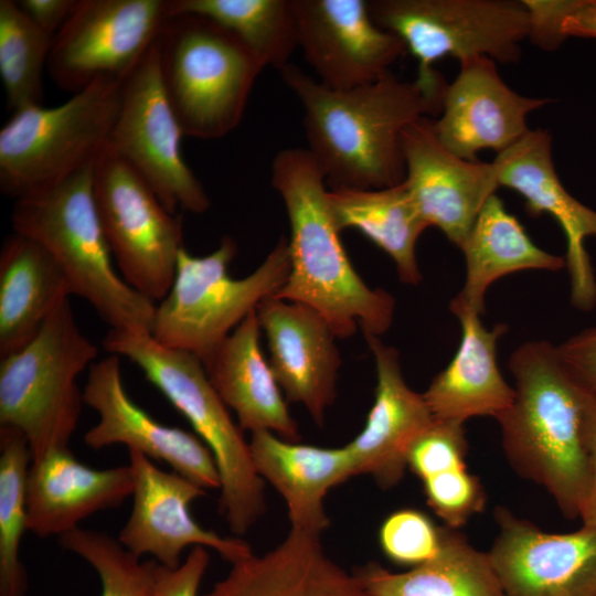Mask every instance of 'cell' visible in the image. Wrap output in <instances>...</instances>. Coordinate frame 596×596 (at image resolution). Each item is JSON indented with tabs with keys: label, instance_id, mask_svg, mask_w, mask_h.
<instances>
[{
	"label": "cell",
	"instance_id": "cell-1",
	"mask_svg": "<svg viewBox=\"0 0 596 596\" xmlns=\"http://www.w3.org/2000/svg\"><path fill=\"white\" fill-rule=\"evenodd\" d=\"M281 78L304 109L310 152L329 190L384 189L405 180L403 132L441 110L445 93L391 71L351 89L329 88L289 63Z\"/></svg>",
	"mask_w": 596,
	"mask_h": 596
},
{
	"label": "cell",
	"instance_id": "cell-8",
	"mask_svg": "<svg viewBox=\"0 0 596 596\" xmlns=\"http://www.w3.org/2000/svg\"><path fill=\"white\" fill-rule=\"evenodd\" d=\"M237 252L224 236L205 256L180 252L172 286L156 306L151 336L163 345L187 351L207 363L232 331L285 284L290 258L281 236L248 276L233 278L230 265Z\"/></svg>",
	"mask_w": 596,
	"mask_h": 596
},
{
	"label": "cell",
	"instance_id": "cell-40",
	"mask_svg": "<svg viewBox=\"0 0 596 596\" xmlns=\"http://www.w3.org/2000/svg\"><path fill=\"white\" fill-rule=\"evenodd\" d=\"M210 555L204 546H194L177 568L157 562L153 596H199V587L209 567Z\"/></svg>",
	"mask_w": 596,
	"mask_h": 596
},
{
	"label": "cell",
	"instance_id": "cell-39",
	"mask_svg": "<svg viewBox=\"0 0 596 596\" xmlns=\"http://www.w3.org/2000/svg\"><path fill=\"white\" fill-rule=\"evenodd\" d=\"M529 15L528 40L544 51L557 50L565 41L563 26L584 0H522Z\"/></svg>",
	"mask_w": 596,
	"mask_h": 596
},
{
	"label": "cell",
	"instance_id": "cell-28",
	"mask_svg": "<svg viewBox=\"0 0 596 596\" xmlns=\"http://www.w3.org/2000/svg\"><path fill=\"white\" fill-rule=\"evenodd\" d=\"M72 294L54 257L13 232L0 251V359L28 344Z\"/></svg>",
	"mask_w": 596,
	"mask_h": 596
},
{
	"label": "cell",
	"instance_id": "cell-9",
	"mask_svg": "<svg viewBox=\"0 0 596 596\" xmlns=\"http://www.w3.org/2000/svg\"><path fill=\"white\" fill-rule=\"evenodd\" d=\"M123 81L100 77L56 107L12 113L0 130V191L17 200L95 164L107 150Z\"/></svg>",
	"mask_w": 596,
	"mask_h": 596
},
{
	"label": "cell",
	"instance_id": "cell-14",
	"mask_svg": "<svg viewBox=\"0 0 596 596\" xmlns=\"http://www.w3.org/2000/svg\"><path fill=\"white\" fill-rule=\"evenodd\" d=\"M134 473L132 508L118 541L134 555H151L169 568L181 564L189 546L212 549L231 564L253 553L241 538H224L201 526L190 505L206 490L175 471H166L147 456L128 450Z\"/></svg>",
	"mask_w": 596,
	"mask_h": 596
},
{
	"label": "cell",
	"instance_id": "cell-15",
	"mask_svg": "<svg viewBox=\"0 0 596 596\" xmlns=\"http://www.w3.org/2000/svg\"><path fill=\"white\" fill-rule=\"evenodd\" d=\"M83 402L98 416L84 435L89 448L125 445L128 450L166 462L205 490L221 488L213 454L194 433L158 422L131 400L123 382L119 356L110 354L89 366Z\"/></svg>",
	"mask_w": 596,
	"mask_h": 596
},
{
	"label": "cell",
	"instance_id": "cell-3",
	"mask_svg": "<svg viewBox=\"0 0 596 596\" xmlns=\"http://www.w3.org/2000/svg\"><path fill=\"white\" fill-rule=\"evenodd\" d=\"M514 398L497 419L519 475L543 486L568 519L581 517L588 483L587 413L592 395L563 368L556 347L529 341L510 356Z\"/></svg>",
	"mask_w": 596,
	"mask_h": 596
},
{
	"label": "cell",
	"instance_id": "cell-18",
	"mask_svg": "<svg viewBox=\"0 0 596 596\" xmlns=\"http://www.w3.org/2000/svg\"><path fill=\"white\" fill-rule=\"evenodd\" d=\"M403 155L404 182L419 215L460 248L499 188L493 162L468 161L450 152L437 139L429 117L404 130Z\"/></svg>",
	"mask_w": 596,
	"mask_h": 596
},
{
	"label": "cell",
	"instance_id": "cell-41",
	"mask_svg": "<svg viewBox=\"0 0 596 596\" xmlns=\"http://www.w3.org/2000/svg\"><path fill=\"white\" fill-rule=\"evenodd\" d=\"M556 353L572 379L596 396V326L557 345Z\"/></svg>",
	"mask_w": 596,
	"mask_h": 596
},
{
	"label": "cell",
	"instance_id": "cell-38",
	"mask_svg": "<svg viewBox=\"0 0 596 596\" xmlns=\"http://www.w3.org/2000/svg\"><path fill=\"white\" fill-rule=\"evenodd\" d=\"M462 425L434 418L411 445L407 468L423 481L439 472L467 466L468 445Z\"/></svg>",
	"mask_w": 596,
	"mask_h": 596
},
{
	"label": "cell",
	"instance_id": "cell-20",
	"mask_svg": "<svg viewBox=\"0 0 596 596\" xmlns=\"http://www.w3.org/2000/svg\"><path fill=\"white\" fill-rule=\"evenodd\" d=\"M499 187L518 192L532 216L554 217L566 237L565 266L571 277L575 307L590 309L596 304V280L585 240L596 236V211L587 207L562 184L552 159V137L543 128L530 129L518 142L492 161Z\"/></svg>",
	"mask_w": 596,
	"mask_h": 596
},
{
	"label": "cell",
	"instance_id": "cell-26",
	"mask_svg": "<svg viewBox=\"0 0 596 596\" xmlns=\"http://www.w3.org/2000/svg\"><path fill=\"white\" fill-rule=\"evenodd\" d=\"M260 330L254 310L203 365L224 404L236 414L242 430H267L298 441V424L260 350Z\"/></svg>",
	"mask_w": 596,
	"mask_h": 596
},
{
	"label": "cell",
	"instance_id": "cell-31",
	"mask_svg": "<svg viewBox=\"0 0 596 596\" xmlns=\"http://www.w3.org/2000/svg\"><path fill=\"white\" fill-rule=\"evenodd\" d=\"M337 228H355L393 259L401 281L417 285L422 275L416 243L428 227L416 210L405 182L384 189L329 190Z\"/></svg>",
	"mask_w": 596,
	"mask_h": 596
},
{
	"label": "cell",
	"instance_id": "cell-27",
	"mask_svg": "<svg viewBox=\"0 0 596 596\" xmlns=\"http://www.w3.org/2000/svg\"><path fill=\"white\" fill-rule=\"evenodd\" d=\"M461 324V341L449 364L423 393L425 402L439 421L462 423L475 416L498 417L514 398L497 363V343L507 331L500 323L487 329L480 315L461 310L454 313Z\"/></svg>",
	"mask_w": 596,
	"mask_h": 596
},
{
	"label": "cell",
	"instance_id": "cell-25",
	"mask_svg": "<svg viewBox=\"0 0 596 596\" xmlns=\"http://www.w3.org/2000/svg\"><path fill=\"white\" fill-rule=\"evenodd\" d=\"M202 596H369L354 573L333 561L320 536L289 530L263 554L254 552Z\"/></svg>",
	"mask_w": 596,
	"mask_h": 596
},
{
	"label": "cell",
	"instance_id": "cell-10",
	"mask_svg": "<svg viewBox=\"0 0 596 596\" xmlns=\"http://www.w3.org/2000/svg\"><path fill=\"white\" fill-rule=\"evenodd\" d=\"M374 22L397 35L418 63L416 79L443 93L447 84L434 64L487 56L515 63L528 40L529 15L515 0H369Z\"/></svg>",
	"mask_w": 596,
	"mask_h": 596
},
{
	"label": "cell",
	"instance_id": "cell-6",
	"mask_svg": "<svg viewBox=\"0 0 596 596\" xmlns=\"http://www.w3.org/2000/svg\"><path fill=\"white\" fill-rule=\"evenodd\" d=\"M97 355L67 299L28 344L0 359V426L25 437L32 460L68 447L84 404L77 377Z\"/></svg>",
	"mask_w": 596,
	"mask_h": 596
},
{
	"label": "cell",
	"instance_id": "cell-16",
	"mask_svg": "<svg viewBox=\"0 0 596 596\" xmlns=\"http://www.w3.org/2000/svg\"><path fill=\"white\" fill-rule=\"evenodd\" d=\"M298 47L322 85L351 89L373 83L406 51L372 19L364 0H292Z\"/></svg>",
	"mask_w": 596,
	"mask_h": 596
},
{
	"label": "cell",
	"instance_id": "cell-4",
	"mask_svg": "<svg viewBox=\"0 0 596 596\" xmlns=\"http://www.w3.org/2000/svg\"><path fill=\"white\" fill-rule=\"evenodd\" d=\"M95 164L14 200L13 232L39 242L56 260L73 295L115 330L151 333L156 304L115 269L94 193Z\"/></svg>",
	"mask_w": 596,
	"mask_h": 596
},
{
	"label": "cell",
	"instance_id": "cell-33",
	"mask_svg": "<svg viewBox=\"0 0 596 596\" xmlns=\"http://www.w3.org/2000/svg\"><path fill=\"white\" fill-rule=\"evenodd\" d=\"M32 461L25 437L0 426V596H26L20 546L28 531L26 479Z\"/></svg>",
	"mask_w": 596,
	"mask_h": 596
},
{
	"label": "cell",
	"instance_id": "cell-24",
	"mask_svg": "<svg viewBox=\"0 0 596 596\" xmlns=\"http://www.w3.org/2000/svg\"><path fill=\"white\" fill-rule=\"evenodd\" d=\"M249 449L259 477L281 496L290 529L321 536L330 526L328 492L355 477L349 448L286 440L267 430L252 433Z\"/></svg>",
	"mask_w": 596,
	"mask_h": 596
},
{
	"label": "cell",
	"instance_id": "cell-34",
	"mask_svg": "<svg viewBox=\"0 0 596 596\" xmlns=\"http://www.w3.org/2000/svg\"><path fill=\"white\" fill-rule=\"evenodd\" d=\"M54 36L40 29L17 1H0V76L9 109L41 106L43 70Z\"/></svg>",
	"mask_w": 596,
	"mask_h": 596
},
{
	"label": "cell",
	"instance_id": "cell-23",
	"mask_svg": "<svg viewBox=\"0 0 596 596\" xmlns=\"http://www.w3.org/2000/svg\"><path fill=\"white\" fill-rule=\"evenodd\" d=\"M131 466L94 469L67 448L31 461L26 479L28 531L45 539L62 536L86 518L121 505L132 496Z\"/></svg>",
	"mask_w": 596,
	"mask_h": 596
},
{
	"label": "cell",
	"instance_id": "cell-21",
	"mask_svg": "<svg viewBox=\"0 0 596 596\" xmlns=\"http://www.w3.org/2000/svg\"><path fill=\"white\" fill-rule=\"evenodd\" d=\"M267 338L269 365L287 402L301 404L320 427L337 396L341 358L337 336L315 309L278 299L256 308Z\"/></svg>",
	"mask_w": 596,
	"mask_h": 596
},
{
	"label": "cell",
	"instance_id": "cell-43",
	"mask_svg": "<svg viewBox=\"0 0 596 596\" xmlns=\"http://www.w3.org/2000/svg\"><path fill=\"white\" fill-rule=\"evenodd\" d=\"M586 444L589 483L587 499L579 518L583 524L596 525V396L594 395H592L587 413Z\"/></svg>",
	"mask_w": 596,
	"mask_h": 596
},
{
	"label": "cell",
	"instance_id": "cell-7",
	"mask_svg": "<svg viewBox=\"0 0 596 596\" xmlns=\"http://www.w3.org/2000/svg\"><path fill=\"white\" fill-rule=\"evenodd\" d=\"M167 98L185 137L219 139L241 123L264 70L230 31L194 14L169 17L159 40Z\"/></svg>",
	"mask_w": 596,
	"mask_h": 596
},
{
	"label": "cell",
	"instance_id": "cell-13",
	"mask_svg": "<svg viewBox=\"0 0 596 596\" xmlns=\"http://www.w3.org/2000/svg\"><path fill=\"white\" fill-rule=\"evenodd\" d=\"M169 0H76L46 71L72 95L100 77L127 78L158 41Z\"/></svg>",
	"mask_w": 596,
	"mask_h": 596
},
{
	"label": "cell",
	"instance_id": "cell-12",
	"mask_svg": "<svg viewBox=\"0 0 596 596\" xmlns=\"http://www.w3.org/2000/svg\"><path fill=\"white\" fill-rule=\"evenodd\" d=\"M183 137L162 85L157 41L123 81L107 151L126 161L168 211L201 214L210 209V199L183 158Z\"/></svg>",
	"mask_w": 596,
	"mask_h": 596
},
{
	"label": "cell",
	"instance_id": "cell-35",
	"mask_svg": "<svg viewBox=\"0 0 596 596\" xmlns=\"http://www.w3.org/2000/svg\"><path fill=\"white\" fill-rule=\"evenodd\" d=\"M60 543L96 571L100 596H153L156 560L141 562L118 539L81 526L60 536Z\"/></svg>",
	"mask_w": 596,
	"mask_h": 596
},
{
	"label": "cell",
	"instance_id": "cell-30",
	"mask_svg": "<svg viewBox=\"0 0 596 596\" xmlns=\"http://www.w3.org/2000/svg\"><path fill=\"white\" fill-rule=\"evenodd\" d=\"M353 573L369 596H505L488 552L448 526L438 553L418 566L397 573L370 562Z\"/></svg>",
	"mask_w": 596,
	"mask_h": 596
},
{
	"label": "cell",
	"instance_id": "cell-11",
	"mask_svg": "<svg viewBox=\"0 0 596 596\" xmlns=\"http://www.w3.org/2000/svg\"><path fill=\"white\" fill-rule=\"evenodd\" d=\"M94 193L123 279L160 302L172 286L183 248L181 219L163 206L126 161L107 150L95 166Z\"/></svg>",
	"mask_w": 596,
	"mask_h": 596
},
{
	"label": "cell",
	"instance_id": "cell-2",
	"mask_svg": "<svg viewBox=\"0 0 596 596\" xmlns=\"http://www.w3.org/2000/svg\"><path fill=\"white\" fill-rule=\"evenodd\" d=\"M270 182L287 212L290 270L274 296L319 312L337 338L381 336L393 321L395 300L369 287L353 268L340 240L329 204V190L307 149L279 151L272 161Z\"/></svg>",
	"mask_w": 596,
	"mask_h": 596
},
{
	"label": "cell",
	"instance_id": "cell-37",
	"mask_svg": "<svg viewBox=\"0 0 596 596\" xmlns=\"http://www.w3.org/2000/svg\"><path fill=\"white\" fill-rule=\"evenodd\" d=\"M427 503L446 526L458 529L486 505V492L467 466L453 468L423 481Z\"/></svg>",
	"mask_w": 596,
	"mask_h": 596
},
{
	"label": "cell",
	"instance_id": "cell-22",
	"mask_svg": "<svg viewBox=\"0 0 596 596\" xmlns=\"http://www.w3.org/2000/svg\"><path fill=\"white\" fill-rule=\"evenodd\" d=\"M364 338L375 362V395L364 427L347 447L355 475H368L379 487L389 489L404 477L408 449L434 416L423 394L405 382L397 350L377 336Z\"/></svg>",
	"mask_w": 596,
	"mask_h": 596
},
{
	"label": "cell",
	"instance_id": "cell-36",
	"mask_svg": "<svg viewBox=\"0 0 596 596\" xmlns=\"http://www.w3.org/2000/svg\"><path fill=\"white\" fill-rule=\"evenodd\" d=\"M377 536L384 555L408 568L432 560L441 545V528L416 509L392 512L382 522Z\"/></svg>",
	"mask_w": 596,
	"mask_h": 596
},
{
	"label": "cell",
	"instance_id": "cell-5",
	"mask_svg": "<svg viewBox=\"0 0 596 596\" xmlns=\"http://www.w3.org/2000/svg\"><path fill=\"white\" fill-rule=\"evenodd\" d=\"M103 347L135 363L210 448L221 477L219 510L235 536L246 534L266 511L265 481L254 467L249 441L232 419L201 360L163 345L147 332L109 329Z\"/></svg>",
	"mask_w": 596,
	"mask_h": 596
},
{
	"label": "cell",
	"instance_id": "cell-44",
	"mask_svg": "<svg viewBox=\"0 0 596 596\" xmlns=\"http://www.w3.org/2000/svg\"><path fill=\"white\" fill-rule=\"evenodd\" d=\"M564 34L596 39V0H584L583 3L567 17L563 26Z\"/></svg>",
	"mask_w": 596,
	"mask_h": 596
},
{
	"label": "cell",
	"instance_id": "cell-42",
	"mask_svg": "<svg viewBox=\"0 0 596 596\" xmlns=\"http://www.w3.org/2000/svg\"><path fill=\"white\" fill-rule=\"evenodd\" d=\"M76 0H18L28 18L40 29L55 36L70 17Z\"/></svg>",
	"mask_w": 596,
	"mask_h": 596
},
{
	"label": "cell",
	"instance_id": "cell-19",
	"mask_svg": "<svg viewBox=\"0 0 596 596\" xmlns=\"http://www.w3.org/2000/svg\"><path fill=\"white\" fill-rule=\"evenodd\" d=\"M459 65L432 127L439 142L465 160L477 161L483 149L498 155L513 146L530 130L529 114L552 102L511 89L487 56L466 58Z\"/></svg>",
	"mask_w": 596,
	"mask_h": 596
},
{
	"label": "cell",
	"instance_id": "cell-17",
	"mask_svg": "<svg viewBox=\"0 0 596 596\" xmlns=\"http://www.w3.org/2000/svg\"><path fill=\"white\" fill-rule=\"evenodd\" d=\"M488 552L505 596H596V525L549 533L498 507Z\"/></svg>",
	"mask_w": 596,
	"mask_h": 596
},
{
	"label": "cell",
	"instance_id": "cell-29",
	"mask_svg": "<svg viewBox=\"0 0 596 596\" xmlns=\"http://www.w3.org/2000/svg\"><path fill=\"white\" fill-rule=\"evenodd\" d=\"M460 248L466 279L450 301L453 313L467 310L481 316L488 287L502 276L528 269L557 272L565 266L563 257L533 243L497 194L486 201Z\"/></svg>",
	"mask_w": 596,
	"mask_h": 596
},
{
	"label": "cell",
	"instance_id": "cell-32",
	"mask_svg": "<svg viewBox=\"0 0 596 596\" xmlns=\"http://www.w3.org/2000/svg\"><path fill=\"white\" fill-rule=\"evenodd\" d=\"M194 14L233 33L263 67L278 71L298 47L292 0H169V17Z\"/></svg>",
	"mask_w": 596,
	"mask_h": 596
}]
</instances>
